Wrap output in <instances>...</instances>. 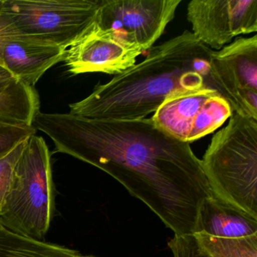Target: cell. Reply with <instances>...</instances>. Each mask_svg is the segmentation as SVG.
Listing matches in <instances>:
<instances>
[{"mask_svg": "<svg viewBox=\"0 0 257 257\" xmlns=\"http://www.w3.org/2000/svg\"><path fill=\"white\" fill-rule=\"evenodd\" d=\"M32 126L52 140L56 153L119 182L174 235L195 232L200 208L212 193L190 144L162 132L151 118L90 119L39 111Z\"/></svg>", "mask_w": 257, "mask_h": 257, "instance_id": "obj_1", "label": "cell"}, {"mask_svg": "<svg viewBox=\"0 0 257 257\" xmlns=\"http://www.w3.org/2000/svg\"><path fill=\"white\" fill-rule=\"evenodd\" d=\"M212 52L191 31H183L153 46L144 61L70 104L69 113L90 119H141L176 91L213 89L209 76Z\"/></svg>", "mask_w": 257, "mask_h": 257, "instance_id": "obj_2", "label": "cell"}, {"mask_svg": "<svg viewBox=\"0 0 257 257\" xmlns=\"http://www.w3.org/2000/svg\"><path fill=\"white\" fill-rule=\"evenodd\" d=\"M201 162L212 196L257 219V120L232 112Z\"/></svg>", "mask_w": 257, "mask_h": 257, "instance_id": "obj_3", "label": "cell"}, {"mask_svg": "<svg viewBox=\"0 0 257 257\" xmlns=\"http://www.w3.org/2000/svg\"><path fill=\"white\" fill-rule=\"evenodd\" d=\"M55 190L50 152L42 137L33 135L16 165L0 224L18 234L44 240L55 212Z\"/></svg>", "mask_w": 257, "mask_h": 257, "instance_id": "obj_4", "label": "cell"}, {"mask_svg": "<svg viewBox=\"0 0 257 257\" xmlns=\"http://www.w3.org/2000/svg\"><path fill=\"white\" fill-rule=\"evenodd\" d=\"M100 0H4L2 13L15 36L67 49L95 21Z\"/></svg>", "mask_w": 257, "mask_h": 257, "instance_id": "obj_5", "label": "cell"}, {"mask_svg": "<svg viewBox=\"0 0 257 257\" xmlns=\"http://www.w3.org/2000/svg\"><path fill=\"white\" fill-rule=\"evenodd\" d=\"M231 114L229 105L216 90L204 87L169 94L151 119L162 132L190 144L214 132Z\"/></svg>", "mask_w": 257, "mask_h": 257, "instance_id": "obj_6", "label": "cell"}, {"mask_svg": "<svg viewBox=\"0 0 257 257\" xmlns=\"http://www.w3.org/2000/svg\"><path fill=\"white\" fill-rule=\"evenodd\" d=\"M209 76L233 112L257 120L256 35L213 50Z\"/></svg>", "mask_w": 257, "mask_h": 257, "instance_id": "obj_7", "label": "cell"}, {"mask_svg": "<svg viewBox=\"0 0 257 257\" xmlns=\"http://www.w3.org/2000/svg\"><path fill=\"white\" fill-rule=\"evenodd\" d=\"M181 0H100L95 22L145 52L175 17Z\"/></svg>", "mask_w": 257, "mask_h": 257, "instance_id": "obj_8", "label": "cell"}, {"mask_svg": "<svg viewBox=\"0 0 257 257\" xmlns=\"http://www.w3.org/2000/svg\"><path fill=\"white\" fill-rule=\"evenodd\" d=\"M192 34L220 50L234 37L257 31V0H192L187 6Z\"/></svg>", "mask_w": 257, "mask_h": 257, "instance_id": "obj_9", "label": "cell"}, {"mask_svg": "<svg viewBox=\"0 0 257 257\" xmlns=\"http://www.w3.org/2000/svg\"><path fill=\"white\" fill-rule=\"evenodd\" d=\"M142 49L103 29L95 21L66 51L64 61L73 75L89 73L121 74L136 64Z\"/></svg>", "mask_w": 257, "mask_h": 257, "instance_id": "obj_10", "label": "cell"}, {"mask_svg": "<svg viewBox=\"0 0 257 257\" xmlns=\"http://www.w3.org/2000/svg\"><path fill=\"white\" fill-rule=\"evenodd\" d=\"M66 51L56 45L16 36L3 47V63L18 80L34 87L48 70L64 61Z\"/></svg>", "mask_w": 257, "mask_h": 257, "instance_id": "obj_11", "label": "cell"}, {"mask_svg": "<svg viewBox=\"0 0 257 257\" xmlns=\"http://www.w3.org/2000/svg\"><path fill=\"white\" fill-rule=\"evenodd\" d=\"M195 232L219 238L255 237L257 219L210 196L200 208Z\"/></svg>", "mask_w": 257, "mask_h": 257, "instance_id": "obj_12", "label": "cell"}, {"mask_svg": "<svg viewBox=\"0 0 257 257\" xmlns=\"http://www.w3.org/2000/svg\"><path fill=\"white\" fill-rule=\"evenodd\" d=\"M168 246L173 257H257V236L227 239L193 232L174 235Z\"/></svg>", "mask_w": 257, "mask_h": 257, "instance_id": "obj_13", "label": "cell"}, {"mask_svg": "<svg viewBox=\"0 0 257 257\" xmlns=\"http://www.w3.org/2000/svg\"><path fill=\"white\" fill-rule=\"evenodd\" d=\"M79 252L22 235L0 224V257H79Z\"/></svg>", "mask_w": 257, "mask_h": 257, "instance_id": "obj_14", "label": "cell"}, {"mask_svg": "<svg viewBox=\"0 0 257 257\" xmlns=\"http://www.w3.org/2000/svg\"><path fill=\"white\" fill-rule=\"evenodd\" d=\"M40 108V96L36 88L20 82L0 95V122L32 126Z\"/></svg>", "mask_w": 257, "mask_h": 257, "instance_id": "obj_15", "label": "cell"}, {"mask_svg": "<svg viewBox=\"0 0 257 257\" xmlns=\"http://www.w3.org/2000/svg\"><path fill=\"white\" fill-rule=\"evenodd\" d=\"M37 131L33 126L16 125L0 122V159L7 156L19 144L28 141Z\"/></svg>", "mask_w": 257, "mask_h": 257, "instance_id": "obj_16", "label": "cell"}, {"mask_svg": "<svg viewBox=\"0 0 257 257\" xmlns=\"http://www.w3.org/2000/svg\"><path fill=\"white\" fill-rule=\"evenodd\" d=\"M26 141L19 144L14 150L0 159V212L11 189L16 165L22 156Z\"/></svg>", "mask_w": 257, "mask_h": 257, "instance_id": "obj_17", "label": "cell"}, {"mask_svg": "<svg viewBox=\"0 0 257 257\" xmlns=\"http://www.w3.org/2000/svg\"><path fill=\"white\" fill-rule=\"evenodd\" d=\"M20 82L4 65L0 64V95L11 91Z\"/></svg>", "mask_w": 257, "mask_h": 257, "instance_id": "obj_18", "label": "cell"}, {"mask_svg": "<svg viewBox=\"0 0 257 257\" xmlns=\"http://www.w3.org/2000/svg\"><path fill=\"white\" fill-rule=\"evenodd\" d=\"M3 4H4V0H0V64L4 65L2 59L3 47L7 40L16 36L14 35L11 28L7 25L3 16Z\"/></svg>", "mask_w": 257, "mask_h": 257, "instance_id": "obj_19", "label": "cell"}, {"mask_svg": "<svg viewBox=\"0 0 257 257\" xmlns=\"http://www.w3.org/2000/svg\"><path fill=\"white\" fill-rule=\"evenodd\" d=\"M79 257H95V256H92V255H81V254H80V255H79Z\"/></svg>", "mask_w": 257, "mask_h": 257, "instance_id": "obj_20", "label": "cell"}]
</instances>
